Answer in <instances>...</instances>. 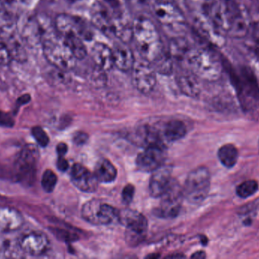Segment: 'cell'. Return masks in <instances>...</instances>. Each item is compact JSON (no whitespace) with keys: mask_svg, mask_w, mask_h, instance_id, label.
<instances>
[{"mask_svg":"<svg viewBox=\"0 0 259 259\" xmlns=\"http://www.w3.org/2000/svg\"><path fill=\"white\" fill-rule=\"evenodd\" d=\"M57 167L58 169L61 171L64 172L66 171L69 167L68 161L66 159H65L64 157H59V159L57 161Z\"/></svg>","mask_w":259,"mask_h":259,"instance_id":"40","label":"cell"},{"mask_svg":"<svg viewBox=\"0 0 259 259\" xmlns=\"http://www.w3.org/2000/svg\"><path fill=\"white\" fill-rule=\"evenodd\" d=\"M153 9L157 21L167 31L176 36L184 35L187 22L181 8L170 0H158Z\"/></svg>","mask_w":259,"mask_h":259,"instance_id":"6","label":"cell"},{"mask_svg":"<svg viewBox=\"0 0 259 259\" xmlns=\"http://www.w3.org/2000/svg\"><path fill=\"white\" fill-rule=\"evenodd\" d=\"M258 150H259V144H258Z\"/></svg>","mask_w":259,"mask_h":259,"instance_id":"50","label":"cell"},{"mask_svg":"<svg viewBox=\"0 0 259 259\" xmlns=\"http://www.w3.org/2000/svg\"><path fill=\"white\" fill-rule=\"evenodd\" d=\"M185 60L193 74L207 82L219 80L225 68L223 61L214 50L208 47H191Z\"/></svg>","mask_w":259,"mask_h":259,"instance_id":"5","label":"cell"},{"mask_svg":"<svg viewBox=\"0 0 259 259\" xmlns=\"http://www.w3.org/2000/svg\"><path fill=\"white\" fill-rule=\"evenodd\" d=\"M15 0H0V3L4 6H10L14 3Z\"/></svg>","mask_w":259,"mask_h":259,"instance_id":"46","label":"cell"},{"mask_svg":"<svg viewBox=\"0 0 259 259\" xmlns=\"http://www.w3.org/2000/svg\"><path fill=\"white\" fill-rule=\"evenodd\" d=\"M30 97L29 95H24L22 97H20L18 100H17V103H18V106H21V105L25 104V103H28L30 101Z\"/></svg>","mask_w":259,"mask_h":259,"instance_id":"42","label":"cell"},{"mask_svg":"<svg viewBox=\"0 0 259 259\" xmlns=\"http://www.w3.org/2000/svg\"><path fill=\"white\" fill-rule=\"evenodd\" d=\"M131 3H134V4L136 5H143L145 3H146V0H130Z\"/></svg>","mask_w":259,"mask_h":259,"instance_id":"47","label":"cell"},{"mask_svg":"<svg viewBox=\"0 0 259 259\" xmlns=\"http://www.w3.org/2000/svg\"><path fill=\"white\" fill-rule=\"evenodd\" d=\"M24 225V217L18 210L12 207H0V233L10 234Z\"/></svg>","mask_w":259,"mask_h":259,"instance_id":"19","label":"cell"},{"mask_svg":"<svg viewBox=\"0 0 259 259\" xmlns=\"http://www.w3.org/2000/svg\"><path fill=\"white\" fill-rule=\"evenodd\" d=\"M199 78L190 69L181 71L177 76L178 88L187 97H197L201 93Z\"/></svg>","mask_w":259,"mask_h":259,"instance_id":"21","label":"cell"},{"mask_svg":"<svg viewBox=\"0 0 259 259\" xmlns=\"http://www.w3.org/2000/svg\"><path fill=\"white\" fill-rule=\"evenodd\" d=\"M88 139V135H87L84 132H78L76 134L73 138V141L77 145H80V144H83L87 142Z\"/></svg>","mask_w":259,"mask_h":259,"instance_id":"39","label":"cell"},{"mask_svg":"<svg viewBox=\"0 0 259 259\" xmlns=\"http://www.w3.org/2000/svg\"><path fill=\"white\" fill-rule=\"evenodd\" d=\"M187 133V127L181 120H170L164 126L163 135L169 141L181 139Z\"/></svg>","mask_w":259,"mask_h":259,"instance_id":"27","label":"cell"},{"mask_svg":"<svg viewBox=\"0 0 259 259\" xmlns=\"http://www.w3.org/2000/svg\"><path fill=\"white\" fill-rule=\"evenodd\" d=\"M217 2L218 0H185L186 7L193 15V21L211 23Z\"/></svg>","mask_w":259,"mask_h":259,"instance_id":"18","label":"cell"},{"mask_svg":"<svg viewBox=\"0 0 259 259\" xmlns=\"http://www.w3.org/2000/svg\"><path fill=\"white\" fill-rule=\"evenodd\" d=\"M118 219L126 228V243L131 247L140 245L145 240L148 231L146 217L137 211L131 209L118 211Z\"/></svg>","mask_w":259,"mask_h":259,"instance_id":"9","label":"cell"},{"mask_svg":"<svg viewBox=\"0 0 259 259\" xmlns=\"http://www.w3.org/2000/svg\"><path fill=\"white\" fill-rule=\"evenodd\" d=\"M211 175L206 167H198L189 173L183 187L184 199L190 203L199 204L209 193Z\"/></svg>","mask_w":259,"mask_h":259,"instance_id":"7","label":"cell"},{"mask_svg":"<svg viewBox=\"0 0 259 259\" xmlns=\"http://www.w3.org/2000/svg\"><path fill=\"white\" fill-rule=\"evenodd\" d=\"M8 41L10 44H6L10 50L12 59H15L17 61H24L27 56L24 47L21 45V44H20L18 40L15 39V36H12Z\"/></svg>","mask_w":259,"mask_h":259,"instance_id":"33","label":"cell"},{"mask_svg":"<svg viewBox=\"0 0 259 259\" xmlns=\"http://www.w3.org/2000/svg\"><path fill=\"white\" fill-rule=\"evenodd\" d=\"M14 123H15V122H14L12 117H11L9 114L0 111V126L12 127Z\"/></svg>","mask_w":259,"mask_h":259,"instance_id":"38","label":"cell"},{"mask_svg":"<svg viewBox=\"0 0 259 259\" xmlns=\"http://www.w3.org/2000/svg\"><path fill=\"white\" fill-rule=\"evenodd\" d=\"M56 151L59 157H64L68 152V146L65 143H59L56 147Z\"/></svg>","mask_w":259,"mask_h":259,"instance_id":"41","label":"cell"},{"mask_svg":"<svg viewBox=\"0 0 259 259\" xmlns=\"http://www.w3.org/2000/svg\"><path fill=\"white\" fill-rule=\"evenodd\" d=\"M83 218L96 225H106L118 218V211L99 199L88 201L81 209Z\"/></svg>","mask_w":259,"mask_h":259,"instance_id":"12","label":"cell"},{"mask_svg":"<svg viewBox=\"0 0 259 259\" xmlns=\"http://www.w3.org/2000/svg\"><path fill=\"white\" fill-rule=\"evenodd\" d=\"M63 39L65 40L77 60L84 59L88 56V50H87L84 41L81 38L71 36V38H63Z\"/></svg>","mask_w":259,"mask_h":259,"instance_id":"31","label":"cell"},{"mask_svg":"<svg viewBox=\"0 0 259 259\" xmlns=\"http://www.w3.org/2000/svg\"><path fill=\"white\" fill-rule=\"evenodd\" d=\"M54 27L56 31L64 38L77 36L84 41H90L94 38L92 26L76 15L59 14L55 19Z\"/></svg>","mask_w":259,"mask_h":259,"instance_id":"10","label":"cell"},{"mask_svg":"<svg viewBox=\"0 0 259 259\" xmlns=\"http://www.w3.org/2000/svg\"><path fill=\"white\" fill-rule=\"evenodd\" d=\"M31 134L34 139L36 140V143L40 147H47L50 143V138H49L48 135L40 126H34L32 128Z\"/></svg>","mask_w":259,"mask_h":259,"instance_id":"35","label":"cell"},{"mask_svg":"<svg viewBox=\"0 0 259 259\" xmlns=\"http://www.w3.org/2000/svg\"><path fill=\"white\" fill-rule=\"evenodd\" d=\"M20 246L25 255L39 256L50 248V240L40 231H29L18 237Z\"/></svg>","mask_w":259,"mask_h":259,"instance_id":"14","label":"cell"},{"mask_svg":"<svg viewBox=\"0 0 259 259\" xmlns=\"http://www.w3.org/2000/svg\"><path fill=\"white\" fill-rule=\"evenodd\" d=\"M69 3H79V2L83 1V0H67Z\"/></svg>","mask_w":259,"mask_h":259,"instance_id":"48","label":"cell"},{"mask_svg":"<svg viewBox=\"0 0 259 259\" xmlns=\"http://www.w3.org/2000/svg\"><path fill=\"white\" fill-rule=\"evenodd\" d=\"M156 72L160 73L161 75L171 74L173 71V62H172V56L170 53H166L165 51L156 59L152 62Z\"/></svg>","mask_w":259,"mask_h":259,"instance_id":"30","label":"cell"},{"mask_svg":"<svg viewBox=\"0 0 259 259\" xmlns=\"http://www.w3.org/2000/svg\"><path fill=\"white\" fill-rule=\"evenodd\" d=\"M127 44L121 42V44H115L112 48L114 65L120 71L125 72L132 70L136 61L132 50L127 47Z\"/></svg>","mask_w":259,"mask_h":259,"instance_id":"23","label":"cell"},{"mask_svg":"<svg viewBox=\"0 0 259 259\" xmlns=\"http://www.w3.org/2000/svg\"><path fill=\"white\" fill-rule=\"evenodd\" d=\"M12 59V55L7 44L0 42V65H9Z\"/></svg>","mask_w":259,"mask_h":259,"instance_id":"36","label":"cell"},{"mask_svg":"<svg viewBox=\"0 0 259 259\" xmlns=\"http://www.w3.org/2000/svg\"><path fill=\"white\" fill-rule=\"evenodd\" d=\"M212 21L218 31L225 38H243L250 30L248 13L238 0L217 2Z\"/></svg>","mask_w":259,"mask_h":259,"instance_id":"1","label":"cell"},{"mask_svg":"<svg viewBox=\"0 0 259 259\" xmlns=\"http://www.w3.org/2000/svg\"><path fill=\"white\" fill-rule=\"evenodd\" d=\"M57 176L51 170H47L44 172L42 176L41 185L46 193H51L55 190L57 184Z\"/></svg>","mask_w":259,"mask_h":259,"instance_id":"34","label":"cell"},{"mask_svg":"<svg viewBox=\"0 0 259 259\" xmlns=\"http://www.w3.org/2000/svg\"><path fill=\"white\" fill-rule=\"evenodd\" d=\"M16 24L12 15L3 8H0V38L9 40L15 36Z\"/></svg>","mask_w":259,"mask_h":259,"instance_id":"28","label":"cell"},{"mask_svg":"<svg viewBox=\"0 0 259 259\" xmlns=\"http://www.w3.org/2000/svg\"><path fill=\"white\" fill-rule=\"evenodd\" d=\"M165 152L164 146H151L137 156L136 164L139 170L143 172H153L164 164Z\"/></svg>","mask_w":259,"mask_h":259,"instance_id":"15","label":"cell"},{"mask_svg":"<svg viewBox=\"0 0 259 259\" xmlns=\"http://www.w3.org/2000/svg\"><path fill=\"white\" fill-rule=\"evenodd\" d=\"M142 59L152 62L164 52L158 29L149 18L140 16L133 22V39Z\"/></svg>","mask_w":259,"mask_h":259,"instance_id":"4","label":"cell"},{"mask_svg":"<svg viewBox=\"0 0 259 259\" xmlns=\"http://www.w3.org/2000/svg\"><path fill=\"white\" fill-rule=\"evenodd\" d=\"M135 188L133 185H127L122 192V200L125 204H130L134 199Z\"/></svg>","mask_w":259,"mask_h":259,"instance_id":"37","label":"cell"},{"mask_svg":"<svg viewBox=\"0 0 259 259\" xmlns=\"http://www.w3.org/2000/svg\"><path fill=\"white\" fill-rule=\"evenodd\" d=\"M42 52L47 60L54 68L68 71L76 66L77 59L62 36L53 27L39 23Z\"/></svg>","mask_w":259,"mask_h":259,"instance_id":"3","label":"cell"},{"mask_svg":"<svg viewBox=\"0 0 259 259\" xmlns=\"http://www.w3.org/2000/svg\"><path fill=\"white\" fill-rule=\"evenodd\" d=\"M91 17L93 25L106 34L114 35V16L101 3L94 6Z\"/></svg>","mask_w":259,"mask_h":259,"instance_id":"22","label":"cell"},{"mask_svg":"<svg viewBox=\"0 0 259 259\" xmlns=\"http://www.w3.org/2000/svg\"><path fill=\"white\" fill-rule=\"evenodd\" d=\"M152 173L149 180V193L152 197L160 198L173 181L172 167L171 166L163 164Z\"/></svg>","mask_w":259,"mask_h":259,"instance_id":"16","label":"cell"},{"mask_svg":"<svg viewBox=\"0 0 259 259\" xmlns=\"http://www.w3.org/2000/svg\"><path fill=\"white\" fill-rule=\"evenodd\" d=\"M258 190V183L255 180H247L242 182L237 188V194L242 199L250 197Z\"/></svg>","mask_w":259,"mask_h":259,"instance_id":"32","label":"cell"},{"mask_svg":"<svg viewBox=\"0 0 259 259\" xmlns=\"http://www.w3.org/2000/svg\"><path fill=\"white\" fill-rule=\"evenodd\" d=\"M133 137L136 143L143 146L145 149L151 146H164L162 138L158 130L149 126H143L137 129Z\"/></svg>","mask_w":259,"mask_h":259,"instance_id":"24","label":"cell"},{"mask_svg":"<svg viewBox=\"0 0 259 259\" xmlns=\"http://www.w3.org/2000/svg\"><path fill=\"white\" fill-rule=\"evenodd\" d=\"M161 202L155 208V215L162 218H174L179 214L182 205L183 189L176 180L173 179L167 190L161 196Z\"/></svg>","mask_w":259,"mask_h":259,"instance_id":"11","label":"cell"},{"mask_svg":"<svg viewBox=\"0 0 259 259\" xmlns=\"http://www.w3.org/2000/svg\"><path fill=\"white\" fill-rule=\"evenodd\" d=\"M21 1L22 2V3H27L28 0H21Z\"/></svg>","mask_w":259,"mask_h":259,"instance_id":"49","label":"cell"},{"mask_svg":"<svg viewBox=\"0 0 259 259\" xmlns=\"http://www.w3.org/2000/svg\"><path fill=\"white\" fill-rule=\"evenodd\" d=\"M228 66L230 79L242 109L246 114L259 115V85L255 73L245 65Z\"/></svg>","mask_w":259,"mask_h":259,"instance_id":"2","label":"cell"},{"mask_svg":"<svg viewBox=\"0 0 259 259\" xmlns=\"http://www.w3.org/2000/svg\"><path fill=\"white\" fill-rule=\"evenodd\" d=\"M94 173L97 180L103 183L112 182L116 179L117 176V170L115 166L109 160L105 158L100 160L97 163Z\"/></svg>","mask_w":259,"mask_h":259,"instance_id":"26","label":"cell"},{"mask_svg":"<svg viewBox=\"0 0 259 259\" xmlns=\"http://www.w3.org/2000/svg\"><path fill=\"white\" fill-rule=\"evenodd\" d=\"M71 179L73 184L80 191L84 193H94L98 188L99 181L94 173L80 164H77L73 166Z\"/></svg>","mask_w":259,"mask_h":259,"instance_id":"17","label":"cell"},{"mask_svg":"<svg viewBox=\"0 0 259 259\" xmlns=\"http://www.w3.org/2000/svg\"><path fill=\"white\" fill-rule=\"evenodd\" d=\"M105 1L113 8H118V6H119L118 0H105Z\"/></svg>","mask_w":259,"mask_h":259,"instance_id":"45","label":"cell"},{"mask_svg":"<svg viewBox=\"0 0 259 259\" xmlns=\"http://www.w3.org/2000/svg\"><path fill=\"white\" fill-rule=\"evenodd\" d=\"M24 255L18 238L7 235L0 237V258H23Z\"/></svg>","mask_w":259,"mask_h":259,"instance_id":"25","label":"cell"},{"mask_svg":"<svg viewBox=\"0 0 259 259\" xmlns=\"http://www.w3.org/2000/svg\"><path fill=\"white\" fill-rule=\"evenodd\" d=\"M170 1L175 3V4H176L178 7L181 8V9H182L183 7H185L186 6L185 0H170Z\"/></svg>","mask_w":259,"mask_h":259,"instance_id":"44","label":"cell"},{"mask_svg":"<svg viewBox=\"0 0 259 259\" xmlns=\"http://www.w3.org/2000/svg\"><path fill=\"white\" fill-rule=\"evenodd\" d=\"M134 88L143 94H149L156 85V71L151 62L142 59L136 60L131 70Z\"/></svg>","mask_w":259,"mask_h":259,"instance_id":"13","label":"cell"},{"mask_svg":"<svg viewBox=\"0 0 259 259\" xmlns=\"http://www.w3.org/2000/svg\"><path fill=\"white\" fill-rule=\"evenodd\" d=\"M206 257L205 252L200 251V252H196L192 255L193 258H205Z\"/></svg>","mask_w":259,"mask_h":259,"instance_id":"43","label":"cell"},{"mask_svg":"<svg viewBox=\"0 0 259 259\" xmlns=\"http://www.w3.org/2000/svg\"><path fill=\"white\" fill-rule=\"evenodd\" d=\"M91 54L96 66L100 69L107 71L115 67L113 50L107 44L96 42L91 48Z\"/></svg>","mask_w":259,"mask_h":259,"instance_id":"20","label":"cell"},{"mask_svg":"<svg viewBox=\"0 0 259 259\" xmlns=\"http://www.w3.org/2000/svg\"><path fill=\"white\" fill-rule=\"evenodd\" d=\"M218 156L219 161L225 167L232 168L237 164L239 152L234 144H227L219 149Z\"/></svg>","mask_w":259,"mask_h":259,"instance_id":"29","label":"cell"},{"mask_svg":"<svg viewBox=\"0 0 259 259\" xmlns=\"http://www.w3.org/2000/svg\"><path fill=\"white\" fill-rule=\"evenodd\" d=\"M39 158V150L34 144H27L22 147L14 163V172L18 181L27 185L33 183Z\"/></svg>","mask_w":259,"mask_h":259,"instance_id":"8","label":"cell"}]
</instances>
